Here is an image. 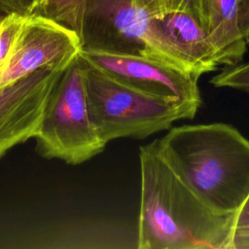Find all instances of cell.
I'll use <instances>...</instances> for the list:
<instances>
[{
    "label": "cell",
    "mask_w": 249,
    "mask_h": 249,
    "mask_svg": "<svg viewBox=\"0 0 249 249\" xmlns=\"http://www.w3.org/2000/svg\"><path fill=\"white\" fill-rule=\"evenodd\" d=\"M246 42H247V46L249 47V36L247 37V39H246Z\"/></svg>",
    "instance_id": "cell-17"
},
{
    "label": "cell",
    "mask_w": 249,
    "mask_h": 249,
    "mask_svg": "<svg viewBox=\"0 0 249 249\" xmlns=\"http://www.w3.org/2000/svg\"><path fill=\"white\" fill-rule=\"evenodd\" d=\"M89 0H40L31 15H39L72 29L80 39Z\"/></svg>",
    "instance_id": "cell-11"
},
{
    "label": "cell",
    "mask_w": 249,
    "mask_h": 249,
    "mask_svg": "<svg viewBox=\"0 0 249 249\" xmlns=\"http://www.w3.org/2000/svg\"><path fill=\"white\" fill-rule=\"evenodd\" d=\"M26 16L10 14L0 21V69L6 61Z\"/></svg>",
    "instance_id": "cell-13"
},
{
    "label": "cell",
    "mask_w": 249,
    "mask_h": 249,
    "mask_svg": "<svg viewBox=\"0 0 249 249\" xmlns=\"http://www.w3.org/2000/svg\"><path fill=\"white\" fill-rule=\"evenodd\" d=\"M172 170L196 196L234 216L249 196V139L224 123L170 127L157 139Z\"/></svg>",
    "instance_id": "cell-2"
},
{
    "label": "cell",
    "mask_w": 249,
    "mask_h": 249,
    "mask_svg": "<svg viewBox=\"0 0 249 249\" xmlns=\"http://www.w3.org/2000/svg\"><path fill=\"white\" fill-rule=\"evenodd\" d=\"M72 29L39 15H28L0 69V88L47 65L66 68L82 51Z\"/></svg>",
    "instance_id": "cell-7"
},
{
    "label": "cell",
    "mask_w": 249,
    "mask_h": 249,
    "mask_svg": "<svg viewBox=\"0 0 249 249\" xmlns=\"http://www.w3.org/2000/svg\"><path fill=\"white\" fill-rule=\"evenodd\" d=\"M82 59L109 76L153 95L200 107L197 78L153 56L82 49Z\"/></svg>",
    "instance_id": "cell-6"
},
{
    "label": "cell",
    "mask_w": 249,
    "mask_h": 249,
    "mask_svg": "<svg viewBox=\"0 0 249 249\" xmlns=\"http://www.w3.org/2000/svg\"><path fill=\"white\" fill-rule=\"evenodd\" d=\"M8 15H10V14H7L3 9L0 8V21H1L6 16H8Z\"/></svg>",
    "instance_id": "cell-16"
},
{
    "label": "cell",
    "mask_w": 249,
    "mask_h": 249,
    "mask_svg": "<svg viewBox=\"0 0 249 249\" xmlns=\"http://www.w3.org/2000/svg\"><path fill=\"white\" fill-rule=\"evenodd\" d=\"M230 249H249V196L234 216Z\"/></svg>",
    "instance_id": "cell-14"
},
{
    "label": "cell",
    "mask_w": 249,
    "mask_h": 249,
    "mask_svg": "<svg viewBox=\"0 0 249 249\" xmlns=\"http://www.w3.org/2000/svg\"><path fill=\"white\" fill-rule=\"evenodd\" d=\"M139 249H230L234 216L202 203L162 157L157 139L139 148Z\"/></svg>",
    "instance_id": "cell-1"
},
{
    "label": "cell",
    "mask_w": 249,
    "mask_h": 249,
    "mask_svg": "<svg viewBox=\"0 0 249 249\" xmlns=\"http://www.w3.org/2000/svg\"><path fill=\"white\" fill-rule=\"evenodd\" d=\"M81 42L83 49L153 56L196 77L158 18L132 0H89Z\"/></svg>",
    "instance_id": "cell-5"
},
{
    "label": "cell",
    "mask_w": 249,
    "mask_h": 249,
    "mask_svg": "<svg viewBox=\"0 0 249 249\" xmlns=\"http://www.w3.org/2000/svg\"><path fill=\"white\" fill-rule=\"evenodd\" d=\"M153 18H159L171 13H187L194 16L203 26L206 0H132Z\"/></svg>",
    "instance_id": "cell-12"
},
{
    "label": "cell",
    "mask_w": 249,
    "mask_h": 249,
    "mask_svg": "<svg viewBox=\"0 0 249 249\" xmlns=\"http://www.w3.org/2000/svg\"><path fill=\"white\" fill-rule=\"evenodd\" d=\"M158 20L196 78L219 67L215 49L205 29L194 16L177 12L159 18Z\"/></svg>",
    "instance_id": "cell-10"
},
{
    "label": "cell",
    "mask_w": 249,
    "mask_h": 249,
    "mask_svg": "<svg viewBox=\"0 0 249 249\" xmlns=\"http://www.w3.org/2000/svg\"><path fill=\"white\" fill-rule=\"evenodd\" d=\"M36 151L48 160L83 163L101 153L107 143L94 126L86 89V65L80 54L53 87L34 137Z\"/></svg>",
    "instance_id": "cell-4"
},
{
    "label": "cell",
    "mask_w": 249,
    "mask_h": 249,
    "mask_svg": "<svg viewBox=\"0 0 249 249\" xmlns=\"http://www.w3.org/2000/svg\"><path fill=\"white\" fill-rule=\"evenodd\" d=\"M85 65L89 115L105 143L124 137L143 139L197 113L196 106L153 95Z\"/></svg>",
    "instance_id": "cell-3"
},
{
    "label": "cell",
    "mask_w": 249,
    "mask_h": 249,
    "mask_svg": "<svg viewBox=\"0 0 249 249\" xmlns=\"http://www.w3.org/2000/svg\"><path fill=\"white\" fill-rule=\"evenodd\" d=\"M203 28L219 66L240 63L248 47L249 0H206Z\"/></svg>",
    "instance_id": "cell-9"
},
{
    "label": "cell",
    "mask_w": 249,
    "mask_h": 249,
    "mask_svg": "<svg viewBox=\"0 0 249 249\" xmlns=\"http://www.w3.org/2000/svg\"><path fill=\"white\" fill-rule=\"evenodd\" d=\"M40 0H0V8L7 14L31 15Z\"/></svg>",
    "instance_id": "cell-15"
},
{
    "label": "cell",
    "mask_w": 249,
    "mask_h": 249,
    "mask_svg": "<svg viewBox=\"0 0 249 249\" xmlns=\"http://www.w3.org/2000/svg\"><path fill=\"white\" fill-rule=\"evenodd\" d=\"M66 68L47 65L0 88V159L36 136L52 90Z\"/></svg>",
    "instance_id": "cell-8"
}]
</instances>
